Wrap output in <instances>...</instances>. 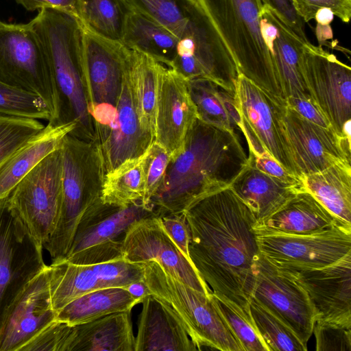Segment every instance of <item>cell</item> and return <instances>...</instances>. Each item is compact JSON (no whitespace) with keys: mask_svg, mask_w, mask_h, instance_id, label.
<instances>
[{"mask_svg":"<svg viewBox=\"0 0 351 351\" xmlns=\"http://www.w3.org/2000/svg\"><path fill=\"white\" fill-rule=\"evenodd\" d=\"M183 213L189 257L199 275L214 294L248 307L260 256L252 210L228 187L195 201Z\"/></svg>","mask_w":351,"mask_h":351,"instance_id":"6da1fadb","label":"cell"},{"mask_svg":"<svg viewBox=\"0 0 351 351\" xmlns=\"http://www.w3.org/2000/svg\"><path fill=\"white\" fill-rule=\"evenodd\" d=\"M248 157L235 131L197 119L182 152L171 159L151 202L157 217L180 215L195 201L230 187Z\"/></svg>","mask_w":351,"mask_h":351,"instance_id":"7a4b0ae2","label":"cell"},{"mask_svg":"<svg viewBox=\"0 0 351 351\" xmlns=\"http://www.w3.org/2000/svg\"><path fill=\"white\" fill-rule=\"evenodd\" d=\"M44 49L60 101L58 124L76 120L71 134L93 141L94 129L82 82L83 27L73 16L43 9L29 22Z\"/></svg>","mask_w":351,"mask_h":351,"instance_id":"3957f363","label":"cell"},{"mask_svg":"<svg viewBox=\"0 0 351 351\" xmlns=\"http://www.w3.org/2000/svg\"><path fill=\"white\" fill-rule=\"evenodd\" d=\"M242 74L286 101L273 58L261 31V0H197Z\"/></svg>","mask_w":351,"mask_h":351,"instance_id":"277c9868","label":"cell"},{"mask_svg":"<svg viewBox=\"0 0 351 351\" xmlns=\"http://www.w3.org/2000/svg\"><path fill=\"white\" fill-rule=\"evenodd\" d=\"M60 150L62 206L56 226L43 247L49 253L52 262L64 258L82 217L102 202L104 176L93 141L69 133L63 138Z\"/></svg>","mask_w":351,"mask_h":351,"instance_id":"5b68a950","label":"cell"},{"mask_svg":"<svg viewBox=\"0 0 351 351\" xmlns=\"http://www.w3.org/2000/svg\"><path fill=\"white\" fill-rule=\"evenodd\" d=\"M143 265L144 281L151 294L175 312L197 350L243 351L218 312L212 295L193 289L154 261Z\"/></svg>","mask_w":351,"mask_h":351,"instance_id":"8992f818","label":"cell"},{"mask_svg":"<svg viewBox=\"0 0 351 351\" xmlns=\"http://www.w3.org/2000/svg\"><path fill=\"white\" fill-rule=\"evenodd\" d=\"M0 80L40 97L57 124L60 101L41 42L30 23L0 21Z\"/></svg>","mask_w":351,"mask_h":351,"instance_id":"52a82bcc","label":"cell"},{"mask_svg":"<svg viewBox=\"0 0 351 351\" xmlns=\"http://www.w3.org/2000/svg\"><path fill=\"white\" fill-rule=\"evenodd\" d=\"M131 53L121 42L83 27L82 82L94 132L105 129L114 117Z\"/></svg>","mask_w":351,"mask_h":351,"instance_id":"ba28073f","label":"cell"},{"mask_svg":"<svg viewBox=\"0 0 351 351\" xmlns=\"http://www.w3.org/2000/svg\"><path fill=\"white\" fill-rule=\"evenodd\" d=\"M240 131L249 156H270L290 174L300 179L291 157L284 125L286 101L264 90L242 74L235 86Z\"/></svg>","mask_w":351,"mask_h":351,"instance_id":"9c48e42d","label":"cell"},{"mask_svg":"<svg viewBox=\"0 0 351 351\" xmlns=\"http://www.w3.org/2000/svg\"><path fill=\"white\" fill-rule=\"evenodd\" d=\"M62 172L60 147L27 173L7 197L10 208L43 247L53 233L60 216Z\"/></svg>","mask_w":351,"mask_h":351,"instance_id":"30bf717a","label":"cell"},{"mask_svg":"<svg viewBox=\"0 0 351 351\" xmlns=\"http://www.w3.org/2000/svg\"><path fill=\"white\" fill-rule=\"evenodd\" d=\"M152 215H155L141 202L126 206L97 204L82 217L63 260L92 265L121 258L123 240L130 226Z\"/></svg>","mask_w":351,"mask_h":351,"instance_id":"8fae6325","label":"cell"},{"mask_svg":"<svg viewBox=\"0 0 351 351\" xmlns=\"http://www.w3.org/2000/svg\"><path fill=\"white\" fill-rule=\"evenodd\" d=\"M255 234L260 254L281 270L321 268L351 253V226L308 234Z\"/></svg>","mask_w":351,"mask_h":351,"instance_id":"7c38bea8","label":"cell"},{"mask_svg":"<svg viewBox=\"0 0 351 351\" xmlns=\"http://www.w3.org/2000/svg\"><path fill=\"white\" fill-rule=\"evenodd\" d=\"M43 246L10 208L0 200V323L24 286L47 267Z\"/></svg>","mask_w":351,"mask_h":351,"instance_id":"4fadbf2b","label":"cell"},{"mask_svg":"<svg viewBox=\"0 0 351 351\" xmlns=\"http://www.w3.org/2000/svg\"><path fill=\"white\" fill-rule=\"evenodd\" d=\"M301 58L304 78L311 97L332 129L343 136V128L351 121L350 67L310 42L303 45Z\"/></svg>","mask_w":351,"mask_h":351,"instance_id":"5bb4252c","label":"cell"},{"mask_svg":"<svg viewBox=\"0 0 351 351\" xmlns=\"http://www.w3.org/2000/svg\"><path fill=\"white\" fill-rule=\"evenodd\" d=\"M253 275L250 299L283 322L307 346L316 317L305 290L261 254L255 262Z\"/></svg>","mask_w":351,"mask_h":351,"instance_id":"9a60e30c","label":"cell"},{"mask_svg":"<svg viewBox=\"0 0 351 351\" xmlns=\"http://www.w3.org/2000/svg\"><path fill=\"white\" fill-rule=\"evenodd\" d=\"M121 252L128 262L143 264L154 261L193 289L207 296L213 293L191 261L166 232L159 217L152 215L134 222L125 234Z\"/></svg>","mask_w":351,"mask_h":351,"instance_id":"2e32d148","label":"cell"},{"mask_svg":"<svg viewBox=\"0 0 351 351\" xmlns=\"http://www.w3.org/2000/svg\"><path fill=\"white\" fill-rule=\"evenodd\" d=\"M49 289V267L30 280L6 309L0 323V351H21L56 321Z\"/></svg>","mask_w":351,"mask_h":351,"instance_id":"e0dca14e","label":"cell"},{"mask_svg":"<svg viewBox=\"0 0 351 351\" xmlns=\"http://www.w3.org/2000/svg\"><path fill=\"white\" fill-rule=\"evenodd\" d=\"M283 120L291 157L300 178L339 162L351 164V138L309 121L287 105Z\"/></svg>","mask_w":351,"mask_h":351,"instance_id":"ac0fdd59","label":"cell"},{"mask_svg":"<svg viewBox=\"0 0 351 351\" xmlns=\"http://www.w3.org/2000/svg\"><path fill=\"white\" fill-rule=\"evenodd\" d=\"M279 270L305 290L315 311V322L351 328V253L321 268Z\"/></svg>","mask_w":351,"mask_h":351,"instance_id":"d6986e66","label":"cell"},{"mask_svg":"<svg viewBox=\"0 0 351 351\" xmlns=\"http://www.w3.org/2000/svg\"><path fill=\"white\" fill-rule=\"evenodd\" d=\"M92 141L104 175L123 162L143 155L154 143V138L143 130L140 123L130 82L129 66L114 117Z\"/></svg>","mask_w":351,"mask_h":351,"instance_id":"ffe728a7","label":"cell"},{"mask_svg":"<svg viewBox=\"0 0 351 351\" xmlns=\"http://www.w3.org/2000/svg\"><path fill=\"white\" fill-rule=\"evenodd\" d=\"M197 119L187 80L164 66L158 81L154 143L164 148L171 160L174 158L182 152L187 133Z\"/></svg>","mask_w":351,"mask_h":351,"instance_id":"44dd1931","label":"cell"},{"mask_svg":"<svg viewBox=\"0 0 351 351\" xmlns=\"http://www.w3.org/2000/svg\"><path fill=\"white\" fill-rule=\"evenodd\" d=\"M261 31L271 54L275 69L286 99L288 97L313 99L302 73V52L304 43L269 7L263 5Z\"/></svg>","mask_w":351,"mask_h":351,"instance_id":"7402d4cb","label":"cell"},{"mask_svg":"<svg viewBox=\"0 0 351 351\" xmlns=\"http://www.w3.org/2000/svg\"><path fill=\"white\" fill-rule=\"evenodd\" d=\"M135 351H195L182 322L171 308L153 295L142 302Z\"/></svg>","mask_w":351,"mask_h":351,"instance_id":"603a6c76","label":"cell"},{"mask_svg":"<svg viewBox=\"0 0 351 351\" xmlns=\"http://www.w3.org/2000/svg\"><path fill=\"white\" fill-rule=\"evenodd\" d=\"M130 313H111L79 324H66L62 351H135Z\"/></svg>","mask_w":351,"mask_h":351,"instance_id":"cb8c5ba5","label":"cell"},{"mask_svg":"<svg viewBox=\"0 0 351 351\" xmlns=\"http://www.w3.org/2000/svg\"><path fill=\"white\" fill-rule=\"evenodd\" d=\"M351 226L339 219L311 194L301 191L276 212L255 223L258 233L308 234L339 226Z\"/></svg>","mask_w":351,"mask_h":351,"instance_id":"d4e9b609","label":"cell"},{"mask_svg":"<svg viewBox=\"0 0 351 351\" xmlns=\"http://www.w3.org/2000/svg\"><path fill=\"white\" fill-rule=\"evenodd\" d=\"M230 187L250 208L256 223L268 217L296 194L304 191L302 182H291L268 175L248 159Z\"/></svg>","mask_w":351,"mask_h":351,"instance_id":"484cf974","label":"cell"},{"mask_svg":"<svg viewBox=\"0 0 351 351\" xmlns=\"http://www.w3.org/2000/svg\"><path fill=\"white\" fill-rule=\"evenodd\" d=\"M77 126L76 120L49 122L0 164V200L7 197L18 182L48 154L60 148L63 138Z\"/></svg>","mask_w":351,"mask_h":351,"instance_id":"4316f807","label":"cell"},{"mask_svg":"<svg viewBox=\"0 0 351 351\" xmlns=\"http://www.w3.org/2000/svg\"><path fill=\"white\" fill-rule=\"evenodd\" d=\"M300 181L332 214L351 223V164L339 162L321 171L303 175Z\"/></svg>","mask_w":351,"mask_h":351,"instance_id":"83f0119b","label":"cell"},{"mask_svg":"<svg viewBox=\"0 0 351 351\" xmlns=\"http://www.w3.org/2000/svg\"><path fill=\"white\" fill-rule=\"evenodd\" d=\"M187 86L198 119L226 130H240L235 91L204 78L188 80Z\"/></svg>","mask_w":351,"mask_h":351,"instance_id":"f1b7e54d","label":"cell"},{"mask_svg":"<svg viewBox=\"0 0 351 351\" xmlns=\"http://www.w3.org/2000/svg\"><path fill=\"white\" fill-rule=\"evenodd\" d=\"M178 38L168 29L134 8L128 14L121 42L169 66L176 53Z\"/></svg>","mask_w":351,"mask_h":351,"instance_id":"f546056e","label":"cell"},{"mask_svg":"<svg viewBox=\"0 0 351 351\" xmlns=\"http://www.w3.org/2000/svg\"><path fill=\"white\" fill-rule=\"evenodd\" d=\"M141 302L124 287H107L86 293L57 311L56 320L70 325L86 323L108 314L130 312Z\"/></svg>","mask_w":351,"mask_h":351,"instance_id":"4dcf8cb0","label":"cell"},{"mask_svg":"<svg viewBox=\"0 0 351 351\" xmlns=\"http://www.w3.org/2000/svg\"><path fill=\"white\" fill-rule=\"evenodd\" d=\"M49 267L51 301L56 312L86 293L109 287L97 264H75L62 260L52 262Z\"/></svg>","mask_w":351,"mask_h":351,"instance_id":"1f68e13d","label":"cell"},{"mask_svg":"<svg viewBox=\"0 0 351 351\" xmlns=\"http://www.w3.org/2000/svg\"><path fill=\"white\" fill-rule=\"evenodd\" d=\"M163 64L132 50L129 77L141 125L154 141L158 81Z\"/></svg>","mask_w":351,"mask_h":351,"instance_id":"d6a6232c","label":"cell"},{"mask_svg":"<svg viewBox=\"0 0 351 351\" xmlns=\"http://www.w3.org/2000/svg\"><path fill=\"white\" fill-rule=\"evenodd\" d=\"M132 8L159 23L178 40L191 36L206 14L197 0H128Z\"/></svg>","mask_w":351,"mask_h":351,"instance_id":"836d02e7","label":"cell"},{"mask_svg":"<svg viewBox=\"0 0 351 351\" xmlns=\"http://www.w3.org/2000/svg\"><path fill=\"white\" fill-rule=\"evenodd\" d=\"M146 152L138 158L123 162L104 175L101 187L104 204L126 206L141 202L145 190Z\"/></svg>","mask_w":351,"mask_h":351,"instance_id":"e575fe53","label":"cell"},{"mask_svg":"<svg viewBox=\"0 0 351 351\" xmlns=\"http://www.w3.org/2000/svg\"><path fill=\"white\" fill-rule=\"evenodd\" d=\"M79 21L85 29L112 40H121L133 8L128 0H77Z\"/></svg>","mask_w":351,"mask_h":351,"instance_id":"d590c367","label":"cell"},{"mask_svg":"<svg viewBox=\"0 0 351 351\" xmlns=\"http://www.w3.org/2000/svg\"><path fill=\"white\" fill-rule=\"evenodd\" d=\"M212 298L218 312L243 351H269L254 324L250 305L243 308L213 293Z\"/></svg>","mask_w":351,"mask_h":351,"instance_id":"8d00e7d4","label":"cell"},{"mask_svg":"<svg viewBox=\"0 0 351 351\" xmlns=\"http://www.w3.org/2000/svg\"><path fill=\"white\" fill-rule=\"evenodd\" d=\"M250 313L269 351H306L307 346L283 322L264 306L250 300Z\"/></svg>","mask_w":351,"mask_h":351,"instance_id":"74e56055","label":"cell"},{"mask_svg":"<svg viewBox=\"0 0 351 351\" xmlns=\"http://www.w3.org/2000/svg\"><path fill=\"white\" fill-rule=\"evenodd\" d=\"M0 114L51 120L50 110L40 97L1 80Z\"/></svg>","mask_w":351,"mask_h":351,"instance_id":"f35d334b","label":"cell"},{"mask_svg":"<svg viewBox=\"0 0 351 351\" xmlns=\"http://www.w3.org/2000/svg\"><path fill=\"white\" fill-rule=\"evenodd\" d=\"M44 128L35 119L0 114V164Z\"/></svg>","mask_w":351,"mask_h":351,"instance_id":"ab89813d","label":"cell"},{"mask_svg":"<svg viewBox=\"0 0 351 351\" xmlns=\"http://www.w3.org/2000/svg\"><path fill=\"white\" fill-rule=\"evenodd\" d=\"M170 160L171 156L168 152L155 143L146 152L144 161L145 190L141 203L152 211V199L163 183Z\"/></svg>","mask_w":351,"mask_h":351,"instance_id":"60d3db41","label":"cell"},{"mask_svg":"<svg viewBox=\"0 0 351 351\" xmlns=\"http://www.w3.org/2000/svg\"><path fill=\"white\" fill-rule=\"evenodd\" d=\"M313 333L317 351H351V328L315 322Z\"/></svg>","mask_w":351,"mask_h":351,"instance_id":"b9f144b4","label":"cell"},{"mask_svg":"<svg viewBox=\"0 0 351 351\" xmlns=\"http://www.w3.org/2000/svg\"><path fill=\"white\" fill-rule=\"evenodd\" d=\"M295 9L305 23L315 18L318 10L330 9L343 22L351 16V0H292Z\"/></svg>","mask_w":351,"mask_h":351,"instance_id":"7bdbcfd3","label":"cell"},{"mask_svg":"<svg viewBox=\"0 0 351 351\" xmlns=\"http://www.w3.org/2000/svg\"><path fill=\"white\" fill-rule=\"evenodd\" d=\"M263 5L273 10L304 43H308L305 34V22L295 9L292 0H261Z\"/></svg>","mask_w":351,"mask_h":351,"instance_id":"ee69618b","label":"cell"},{"mask_svg":"<svg viewBox=\"0 0 351 351\" xmlns=\"http://www.w3.org/2000/svg\"><path fill=\"white\" fill-rule=\"evenodd\" d=\"M162 226L184 256L191 261L189 252L190 234L184 213L159 217Z\"/></svg>","mask_w":351,"mask_h":351,"instance_id":"f6af8a7d","label":"cell"},{"mask_svg":"<svg viewBox=\"0 0 351 351\" xmlns=\"http://www.w3.org/2000/svg\"><path fill=\"white\" fill-rule=\"evenodd\" d=\"M286 103L288 106L309 121L324 128H332L328 120L313 99L288 97Z\"/></svg>","mask_w":351,"mask_h":351,"instance_id":"bcb514c9","label":"cell"},{"mask_svg":"<svg viewBox=\"0 0 351 351\" xmlns=\"http://www.w3.org/2000/svg\"><path fill=\"white\" fill-rule=\"evenodd\" d=\"M28 11L53 9L69 14L79 21L77 0H14Z\"/></svg>","mask_w":351,"mask_h":351,"instance_id":"7dc6e473","label":"cell"},{"mask_svg":"<svg viewBox=\"0 0 351 351\" xmlns=\"http://www.w3.org/2000/svg\"><path fill=\"white\" fill-rule=\"evenodd\" d=\"M247 157L257 169L268 175L291 182H301L300 179L290 174L270 156Z\"/></svg>","mask_w":351,"mask_h":351,"instance_id":"c3c4849f","label":"cell"},{"mask_svg":"<svg viewBox=\"0 0 351 351\" xmlns=\"http://www.w3.org/2000/svg\"><path fill=\"white\" fill-rule=\"evenodd\" d=\"M134 298L138 300L141 303L143 300L151 295L144 280L133 282L124 287Z\"/></svg>","mask_w":351,"mask_h":351,"instance_id":"681fc988","label":"cell"},{"mask_svg":"<svg viewBox=\"0 0 351 351\" xmlns=\"http://www.w3.org/2000/svg\"><path fill=\"white\" fill-rule=\"evenodd\" d=\"M315 35L320 45L332 38L333 34L330 25H322L317 23Z\"/></svg>","mask_w":351,"mask_h":351,"instance_id":"f907efd6","label":"cell"},{"mask_svg":"<svg viewBox=\"0 0 351 351\" xmlns=\"http://www.w3.org/2000/svg\"><path fill=\"white\" fill-rule=\"evenodd\" d=\"M333 12L328 8H321L315 15V19L317 23L322 25H330L334 18Z\"/></svg>","mask_w":351,"mask_h":351,"instance_id":"816d5d0a","label":"cell"}]
</instances>
